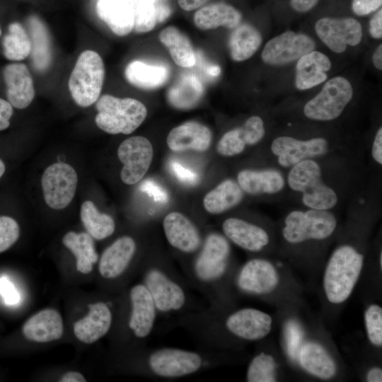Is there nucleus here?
Here are the masks:
<instances>
[{
    "mask_svg": "<svg viewBox=\"0 0 382 382\" xmlns=\"http://www.w3.org/2000/svg\"><path fill=\"white\" fill-rule=\"evenodd\" d=\"M183 272L191 287L208 301L209 307L231 308L235 297L233 280L236 269L229 241L221 233L205 235L199 250L182 265Z\"/></svg>",
    "mask_w": 382,
    "mask_h": 382,
    "instance_id": "1",
    "label": "nucleus"
},
{
    "mask_svg": "<svg viewBox=\"0 0 382 382\" xmlns=\"http://www.w3.org/2000/svg\"><path fill=\"white\" fill-rule=\"evenodd\" d=\"M133 369L150 379L170 381L197 374L231 362L228 351L198 347L187 349L173 347L137 348Z\"/></svg>",
    "mask_w": 382,
    "mask_h": 382,
    "instance_id": "2",
    "label": "nucleus"
},
{
    "mask_svg": "<svg viewBox=\"0 0 382 382\" xmlns=\"http://www.w3.org/2000/svg\"><path fill=\"white\" fill-rule=\"evenodd\" d=\"M141 283L150 293L159 317H178L202 308L198 307L187 280L168 259L154 254L139 270Z\"/></svg>",
    "mask_w": 382,
    "mask_h": 382,
    "instance_id": "3",
    "label": "nucleus"
},
{
    "mask_svg": "<svg viewBox=\"0 0 382 382\" xmlns=\"http://www.w3.org/2000/svg\"><path fill=\"white\" fill-rule=\"evenodd\" d=\"M364 257L351 244L337 246L326 264L323 286L327 300L332 304L345 302L352 294L361 273Z\"/></svg>",
    "mask_w": 382,
    "mask_h": 382,
    "instance_id": "4",
    "label": "nucleus"
},
{
    "mask_svg": "<svg viewBox=\"0 0 382 382\" xmlns=\"http://www.w3.org/2000/svg\"><path fill=\"white\" fill-rule=\"evenodd\" d=\"M286 185L301 195L306 208L332 210L339 202L336 190L323 180V168L316 159L300 161L289 168Z\"/></svg>",
    "mask_w": 382,
    "mask_h": 382,
    "instance_id": "5",
    "label": "nucleus"
},
{
    "mask_svg": "<svg viewBox=\"0 0 382 382\" xmlns=\"http://www.w3.org/2000/svg\"><path fill=\"white\" fill-rule=\"evenodd\" d=\"M96 107V125L111 134L132 133L147 115L146 106L132 98H120L105 94L98 99Z\"/></svg>",
    "mask_w": 382,
    "mask_h": 382,
    "instance_id": "6",
    "label": "nucleus"
},
{
    "mask_svg": "<svg viewBox=\"0 0 382 382\" xmlns=\"http://www.w3.org/2000/svg\"><path fill=\"white\" fill-rule=\"evenodd\" d=\"M337 226V218L331 210L294 209L284 217L282 236L291 245L323 241L335 233Z\"/></svg>",
    "mask_w": 382,
    "mask_h": 382,
    "instance_id": "7",
    "label": "nucleus"
},
{
    "mask_svg": "<svg viewBox=\"0 0 382 382\" xmlns=\"http://www.w3.org/2000/svg\"><path fill=\"white\" fill-rule=\"evenodd\" d=\"M125 301L127 335L137 348L144 347L159 318L157 308L150 293L141 282L129 288Z\"/></svg>",
    "mask_w": 382,
    "mask_h": 382,
    "instance_id": "8",
    "label": "nucleus"
},
{
    "mask_svg": "<svg viewBox=\"0 0 382 382\" xmlns=\"http://www.w3.org/2000/svg\"><path fill=\"white\" fill-rule=\"evenodd\" d=\"M105 66L95 51L85 50L79 56L69 79V89L74 102L88 107L100 97L105 79Z\"/></svg>",
    "mask_w": 382,
    "mask_h": 382,
    "instance_id": "9",
    "label": "nucleus"
},
{
    "mask_svg": "<svg viewBox=\"0 0 382 382\" xmlns=\"http://www.w3.org/2000/svg\"><path fill=\"white\" fill-rule=\"evenodd\" d=\"M352 95V87L345 78H332L318 94L306 103L303 113L313 120H333L342 114Z\"/></svg>",
    "mask_w": 382,
    "mask_h": 382,
    "instance_id": "10",
    "label": "nucleus"
},
{
    "mask_svg": "<svg viewBox=\"0 0 382 382\" xmlns=\"http://www.w3.org/2000/svg\"><path fill=\"white\" fill-rule=\"evenodd\" d=\"M279 283L276 267L267 259L253 257L236 270L233 286L235 294L261 296L273 291Z\"/></svg>",
    "mask_w": 382,
    "mask_h": 382,
    "instance_id": "11",
    "label": "nucleus"
},
{
    "mask_svg": "<svg viewBox=\"0 0 382 382\" xmlns=\"http://www.w3.org/2000/svg\"><path fill=\"white\" fill-rule=\"evenodd\" d=\"M330 151V144L323 137L303 140L290 136H279L270 144V152L276 157L278 165L288 169L304 160H317Z\"/></svg>",
    "mask_w": 382,
    "mask_h": 382,
    "instance_id": "12",
    "label": "nucleus"
},
{
    "mask_svg": "<svg viewBox=\"0 0 382 382\" xmlns=\"http://www.w3.org/2000/svg\"><path fill=\"white\" fill-rule=\"evenodd\" d=\"M77 182V173L69 164L55 163L50 165L41 178L46 204L57 210L66 207L74 197Z\"/></svg>",
    "mask_w": 382,
    "mask_h": 382,
    "instance_id": "13",
    "label": "nucleus"
},
{
    "mask_svg": "<svg viewBox=\"0 0 382 382\" xmlns=\"http://www.w3.org/2000/svg\"><path fill=\"white\" fill-rule=\"evenodd\" d=\"M163 228L167 242L181 257V265L188 261L199 250L205 236L194 222L177 212H170L165 216Z\"/></svg>",
    "mask_w": 382,
    "mask_h": 382,
    "instance_id": "14",
    "label": "nucleus"
},
{
    "mask_svg": "<svg viewBox=\"0 0 382 382\" xmlns=\"http://www.w3.org/2000/svg\"><path fill=\"white\" fill-rule=\"evenodd\" d=\"M138 244L130 236L116 239L103 252L99 260L100 275L106 281L115 282L125 278L134 267Z\"/></svg>",
    "mask_w": 382,
    "mask_h": 382,
    "instance_id": "15",
    "label": "nucleus"
},
{
    "mask_svg": "<svg viewBox=\"0 0 382 382\" xmlns=\"http://www.w3.org/2000/svg\"><path fill=\"white\" fill-rule=\"evenodd\" d=\"M117 156L122 163L120 177L127 185H134L143 178L153 158V147L149 140L141 136L131 137L123 141Z\"/></svg>",
    "mask_w": 382,
    "mask_h": 382,
    "instance_id": "16",
    "label": "nucleus"
},
{
    "mask_svg": "<svg viewBox=\"0 0 382 382\" xmlns=\"http://www.w3.org/2000/svg\"><path fill=\"white\" fill-rule=\"evenodd\" d=\"M315 46V42L308 35L286 31L267 42L262 59L270 65H284L313 51Z\"/></svg>",
    "mask_w": 382,
    "mask_h": 382,
    "instance_id": "17",
    "label": "nucleus"
},
{
    "mask_svg": "<svg viewBox=\"0 0 382 382\" xmlns=\"http://www.w3.org/2000/svg\"><path fill=\"white\" fill-rule=\"evenodd\" d=\"M315 29L319 38L337 53L343 52L347 45H358L362 37L361 25L352 18H323Z\"/></svg>",
    "mask_w": 382,
    "mask_h": 382,
    "instance_id": "18",
    "label": "nucleus"
},
{
    "mask_svg": "<svg viewBox=\"0 0 382 382\" xmlns=\"http://www.w3.org/2000/svg\"><path fill=\"white\" fill-rule=\"evenodd\" d=\"M222 234L239 248L251 253L263 250L270 242L262 226L238 217L226 219L221 224Z\"/></svg>",
    "mask_w": 382,
    "mask_h": 382,
    "instance_id": "19",
    "label": "nucleus"
},
{
    "mask_svg": "<svg viewBox=\"0 0 382 382\" xmlns=\"http://www.w3.org/2000/svg\"><path fill=\"white\" fill-rule=\"evenodd\" d=\"M113 306L110 301L89 304L88 315L74 323V331L77 339L92 344L105 336L112 326Z\"/></svg>",
    "mask_w": 382,
    "mask_h": 382,
    "instance_id": "20",
    "label": "nucleus"
},
{
    "mask_svg": "<svg viewBox=\"0 0 382 382\" xmlns=\"http://www.w3.org/2000/svg\"><path fill=\"white\" fill-rule=\"evenodd\" d=\"M3 76L11 105L17 109L29 106L35 97V88L28 66L23 63L8 64L4 68Z\"/></svg>",
    "mask_w": 382,
    "mask_h": 382,
    "instance_id": "21",
    "label": "nucleus"
},
{
    "mask_svg": "<svg viewBox=\"0 0 382 382\" xmlns=\"http://www.w3.org/2000/svg\"><path fill=\"white\" fill-rule=\"evenodd\" d=\"M237 183L249 195H274L284 189L286 178L276 168L244 169L238 173Z\"/></svg>",
    "mask_w": 382,
    "mask_h": 382,
    "instance_id": "22",
    "label": "nucleus"
},
{
    "mask_svg": "<svg viewBox=\"0 0 382 382\" xmlns=\"http://www.w3.org/2000/svg\"><path fill=\"white\" fill-rule=\"evenodd\" d=\"M135 0H98L99 18L115 35L125 36L134 27Z\"/></svg>",
    "mask_w": 382,
    "mask_h": 382,
    "instance_id": "23",
    "label": "nucleus"
},
{
    "mask_svg": "<svg viewBox=\"0 0 382 382\" xmlns=\"http://www.w3.org/2000/svg\"><path fill=\"white\" fill-rule=\"evenodd\" d=\"M212 139V132L207 126L190 121L172 129L166 141L169 149L174 151L187 149L204 151L209 148Z\"/></svg>",
    "mask_w": 382,
    "mask_h": 382,
    "instance_id": "24",
    "label": "nucleus"
},
{
    "mask_svg": "<svg viewBox=\"0 0 382 382\" xmlns=\"http://www.w3.org/2000/svg\"><path fill=\"white\" fill-rule=\"evenodd\" d=\"M23 334L26 339L37 342L58 340L63 334L62 317L54 309L42 310L25 322Z\"/></svg>",
    "mask_w": 382,
    "mask_h": 382,
    "instance_id": "25",
    "label": "nucleus"
},
{
    "mask_svg": "<svg viewBox=\"0 0 382 382\" xmlns=\"http://www.w3.org/2000/svg\"><path fill=\"white\" fill-rule=\"evenodd\" d=\"M331 67L329 58L318 51H311L299 59L296 66L295 84L298 89L313 88L327 79Z\"/></svg>",
    "mask_w": 382,
    "mask_h": 382,
    "instance_id": "26",
    "label": "nucleus"
},
{
    "mask_svg": "<svg viewBox=\"0 0 382 382\" xmlns=\"http://www.w3.org/2000/svg\"><path fill=\"white\" fill-rule=\"evenodd\" d=\"M301 366L308 374L320 379H330L337 372V366L328 351L319 343L308 342L299 352Z\"/></svg>",
    "mask_w": 382,
    "mask_h": 382,
    "instance_id": "27",
    "label": "nucleus"
},
{
    "mask_svg": "<svg viewBox=\"0 0 382 382\" xmlns=\"http://www.w3.org/2000/svg\"><path fill=\"white\" fill-rule=\"evenodd\" d=\"M241 13L233 6L224 4H213L199 9L194 16L195 25L201 30H212L219 27L235 28L241 21Z\"/></svg>",
    "mask_w": 382,
    "mask_h": 382,
    "instance_id": "28",
    "label": "nucleus"
},
{
    "mask_svg": "<svg viewBox=\"0 0 382 382\" xmlns=\"http://www.w3.org/2000/svg\"><path fill=\"white\" fill-rule=\"evenodd\" d=\"M169 70L165 66L151 64L139 60L129 63L125 71L128 83L144 90L162 86L169 79Z\"/></svg>",
    "mask_w": 382,
    "mask_h": 382,
    "instance_id": "29",
    "label": "nucleus"
},
{
    "mask_svg": "<svg viewBox=\"0 0 382 382\" xmlns=\"http://www.w3.org/2000/svg\"><path fill=\"white\" fill-rule=\"evenodd\" d=\"M158 38L167 47L173 62L183 68L192 67L196 64V55L189 37L175 26L163 29Z\"/></svg>",
    "mask_w": 382,
    "mask_h": 382,
    "instance_id": "30",
    "label": "nucleus"
},
{
    "mask_svg": "<svg viewBox=\"0 0 382 382\" xmlns=\"http://www.w3.org/2000/svg\"><path fill=\"white\" fill-rule=\"evenodd\" d=\"M203 93L200 80L194 74H185L168 89L167 99L177 109L189 110L198 104Z\"/></svg>",
    "mask_w": 382,
    "mask_h": 382,
    "instance_id": "31",
    "label": "nucleus"
},
{
    "mask_svg": "<svg viewBox=\"0 0 382 382\" xmlns=\"http://www.w3.org/2000/svg\"><path fill=\"white\" fill-rule=\"evenodd\" d=\"M31 41L32 62L39 71H45L52 62V48L49 33L42 21L35 16L28 19Z\"/></svg>",
    "mask_w": 382,
    "mask_h": 382,
    "instance_id": "32",
    "label": "nucleus"
},
{
    "mask_svg": "<svg viewBox=\"0 0 382 382\" xmlns=\"http://www.w3.org/2000/svg\"><path fill=\"white\" fill-rule=\"evenodd\" d=\"M243 198V191L238 183L228 179L205 195L203 204L209 213L219 214L237 206Z\"/></svg>",
    "mask_w": 382,
    "mask_h": 382,
    "instance_id": "33",
    "label": "nucleus"
},
{
    "mask_svg": "<svg viewBox=\"0 0 382 382\" xmlns=\"http://www.w3.org/2000/svg\"><path fill=\"white\" fill-rule=\"evenodd\" d=\"M262 42L260 32L253 25L241 24L231 33L228 48L231 57L236 62H242L251 57Z\"/></svg>",
    "mask_w": 382,
    "mask_h": 382,
    "instance_id": "34",
    "label": "nucleus"
},
{
    "mask_svg": "<svg viewBox=\"0 0 382 382\" xmlns=\"http://www.w3.org/2000/svg\"><path fill=\"white\" fill-rule=\"evenodd\" d=\"M63 244L76 258V269L83 274L90 273L98 260L93 237L88 233L69 231L62 239Z\"/></svg>",
    "mask_w": 382,
    "mask_h": 382,
    "instance_id": "35",
    "label": "nucleus"
},
{
    "mask_svg": "<svg viewBox=\"0 0 382 382\" xmlns=\"http://www.w3.org/2000/svg\"><path fill=\"white\" fill-rule=\"evenodd\" d=\"M170 13V7L158 0H139L135 5L133 30L137 33L149 32Z\"/></svg>",
    "mask_w": 382,
    "mask_h": 382,
    "instance_id": "36",
    "label": "nucleus"
},
{
    "mask_svg": "<svg viewBox=\"0 0 382 382\" xmlns=\"http://www.w3.org/2000/svg\"><path fill=\"white\" fill-rule=\"evenodd\" d=\"M80 214L88 233L96 240L110 236L115 230L114 219L106 214L100 213L90 200L81 204Z\"/></svg>",
    "mask_w": 382,
    "mask_h": 382,
    "instance_id": "37",
    "label": "nucleus"
},
{
    "mask_svg": "<svg viewBox=\"0 0 382 382\" xmlns=\"http://www.w3.org/2000/svg\"><path fill=\"white\" fill-rule=\"evenodd\" d=\"M3 54L11 61H21L30 54L31 41L24 27L18 22L9 24L2 40Z\"/></svg>",
    "mask_w": 382,
    "mask_h": 382,
    "instance_id": "38",
    "label": "nucleus"
},
{
    "mask_svg": "<svg viewBox=\"0 0 382 382\" xmlns=\"http://www.w3.org/2000/svg\"><path fill=\"white\" fill-rule=\"evenodd\" d=\"M277 363L270 354L260 352L250 359L247 367L245 379L248 382L277 381Z\"/></svg>",
    "mask_w": 382,
    "mask_h": 382,
    "instance_id": "39",
    "label": "nucleus"
},
{
    "mask_svg": "<svg viewBox=\"0 0 382 382\" xmlns=\"http://www.w3.org/2000/svg\"><path fill=\"white\" fill-rule=\"evenodd\" d=\"M248 146L241 127L226 132L219 141L216 150L224 156H234L243 152Z\"/></svg>",
    "mask_w": 382,
    "mask_h": 382,
    "instance_id": "40",
    "label": "nucleus"
},
{
    "mask_svg": "<svg viewBox=\"0 0 382 382\" xmlns=\"http://www.w3.org/2000/svg\"><path fill=\"white\" fill-rule=\"evenodd\" d=\"M364 324L369 342L374 346L382 345V308L378 304L369 305L364 311Z\"/></svg>",
    "mask_w": 382,
    "mask_h": 382,
    "instance_id": "41",
    "label": "nucleus"
},
{
    "mask_svg": "<svg viewBox=\"0 0 382 382\" xmlns=\"http://www.w3.org/2000/svg\"><path fill=\"white\" fill-rule=\"evenodd\" d=\"M19 236L20 227L17 221L8 216H0V253L10 248Z\"/></svg>",
    "mask_w": 382,
    "mask_h": 382,
    "instance_id": "42",
    "label": "nucleus"
},
{
    "mask_svg": "<svg viewBox=\"0 0 382 382\" xmlns=\"http://www.w3.org/2000/svg\"><path fill=\"white\" fill-rule=\"evenodd\" d=\"M248 146L259 143L265 134V128L262 119L257 115L249 117L241 126Z\"/></svg>",
    "mask_w": 382,
    "mask_h": 382,
    "instance_id": "43",
    "label": "nucleus"
},
{
    "mask_svg": "<svg viewBox=\"0 0 382 382\" xmlns=\"http://www.w3.org/2000/svg\"><path fill=\"white\" fill-rule=\"evenodd\" d=\"M0 295L8 306L17 305L21 301L18 291L14 284L6 277L0 278Z\"/></svg>",
    "mask_w": 382,
    "mask_h": 382,
    "instance_id": "44",
    "label": "nucleus"
},
{
    "mask_svg": "<svg viewBox=\"0 0 382 382\" xmlns=\"http://www.w3.org/2000/svg\"><path fill=\"white\" fill-rule=\"evenodd\" d=\"M170 169L174 175L183 183L196 185L199 181V177L195 172L176 161L170 162Z\"/></svg>",
    "mask_w": 382,
    "mask_h": 382,
    "instance_id": "45",
    "label": "nucleus"
},
{
    "mask_svg": "<svg viewBox=\"0 0 382 382\" xmlns=\"http://www.w3.org/2000/svg\"><path fill=\"white\" fill-rule=\"evenodd\" d=\"M139 188L142 192L147 193L156 202L166 203L169 199L167 192L151 179L144 181Z\"/></svg>",
    "mask_w": 382,
    "mask_h": 382,
    "instance_id": "46",
    "label": "nucleus"
},
{
    "mask_svg": "<svg viewBox=\"0 0 382 382\" xmlns=\"http://www.w3.org/2000/svg\"><path fill=\"white\" fill-rule=\"evenodd\" d=\"M382 0H352V11L358 16L368 15L378 9Z\"/></svg>",
    "mask_w": 382,
    "mask_h": 382,
    "instance_id": "47",
    "label": "nucleus"
},
{
    "mask_svg": "<svg viewBox=\"0 0 382 382\" xmlns=\"http://www.w3.org/2000/svg\"><path fill=\"white\" fill-rule=\"evenodd\" d=\"M13 113L11 104L8 100L0 98V131L8 128Z\"/></svg>",
    "mask_w": 382,
    "mask_h": 382,
    "instance_id": "48",
    "label": "nucleus"
},
{
    "mask_svg": "<svg viewBox=\"0 0 382 382\" xmlns=\"http://www.w3.org/2000/svg\"><path fill=\"white\" fill-rule=\"evenodd\" d=\"M371 156L378 165H382V128L377 130L371 147Z\"/></svg>",
    "mask_w": 382,
    "mask_h": 382,
    "instance_id": "49",
    "label": "nucleus"
},
{
    "mask_svg": "<svg viewBox=\"0 0 382 382\" xmlns=\"http://www.w3.org/2000/svg\"><path fill=\"white\" fill-rule=\"evenodd\" d=\"M369 31L374 38H381L382 36V10L380 9L371 19Z\"/></svg>",
    "mask_w": 382,
    "mask_h": 382,
    "instance_id": "50",
    "label": "nucleus"
},
{
    "mask_svg": "<svg viewBox=\"0 0 382 382\" xmlns=\"http://www.w3.org/2000/svg\"><path fill=\"white\" fill-rule=\"evenodd\" d=\"M318 0H291V7L298 12H306L313 8Z\"/></svg>",
    "mask_w": 382,
    "mask_h": 382,
    "instance_id": "51",
    "label": "nucleus"
},
{
    "mask_svg": "<svg viewBox=\"0 0 382 382\" xmlns=\"http://www.w3.org/2000/svg\"><path fill=\"white\" fill-rule=\"evenodd\" d=\"M209 0H178L180 7L187 11L199 8Z\"/></svg>",
    "mask_w": 382,
    "mask_h": 382,
    "instance_id": "52",
    "label": "nucleus"
},
{
    "mask_svg": "<svg viewBox=\"0 0 382 382\" xmlns=\"http://www.w3.org/2000/svg\"><path fill=\"white\" fill-rule=\"evenodd\" d=\"M366 380L368 382H381L382 369L378 366L371 367L366 374Z\"/></svg>",
    "mask_w": 382,
    "mask_h": 382,
    "instance_id": "53",
    "label": "nucleus"
},
{
    "mask_svg": "<svg viewBox=\"0 0 382 382\" xmlns=\"http://www.w3.org/2000/svg\"><path fill=\"white\" fill-rule=\"evenodd\" d=\"M60 382H86L84 376L77 371H69L64 374L60 380Z\"/></svg>",
    "mask_w": 382,
    "mask_h": 382,
    "instance_id": "54",
    "label": "nucleus"
},
{
    "mask_svg": "<svg viewBox=\"0 0 382 382\" xmlns=\"http://www.w3.org/2000/svg\"><path fill=\"white\" fill-rule=\"evenodd\" d=\"M373 63L379 70L382 69V45H380L373 55Z\"/></svg>",
    "mask_w": 382,
    "mask_h": 382,
    "instance_id": "55",
    "label": "nucleus"
},
{
    "mask_svg": "<svg viewBox=\"0 0 382 382\" xmlns=\"http://www.w3.org/2000/svg\"><path fill=\"white\" fill-rule=\"evenodd\" d=\"M208 73L213 76H217L220 74V68L218 66H212L209 68Z\"/></svg>",
    "mask_w": 382,
    "mask_h": 382,
    "instance_id": "56",
    "label": "nucleus"
},
{
    "mask_svg": "<svg viewBox=\"0 0 382 382\" xmlns=\"http://www.w3.org/2000/svg\"><path fill=\"white\" fill-rule=\"evenodd\" d=\"M6 170L4 162L0 158V178L4 175Z\"/></svg>",
    "mask_w": 382,
    "mask_h": 382,
    "instance_id": "57",
    "label": "nucleus"
},
{
    "mask_svg": "<svg viewBox=\"0 0 382 382\" xmlns=\"http://www.w3.org/2000/svg\"><path fill=\"white\" fill-rule=\"evenodd\" d=\"M378 264H379V266H380V269L381 270H382V252H381V250L380 254H379Z\"/></svg>",
    "mask_w": 382,
    "mask_h": 382,
    "instance_id": "58",
    "label": "nucleus"
},
{
    "mask_svg": "<svg viewBox=\"0 0 382 382\" xmlns=\"http://www.w3.org/2000/svg\"><path fill=\"white\" fill-rule=\"evenodd\" d=\"M1 28H0V36H1Z\"/></svg>",
    "mask_w": 382,
    "mask_h": 382,
    "instance_id": "59",
    "label": "nucleus"
}]
</instances>
